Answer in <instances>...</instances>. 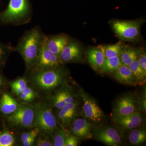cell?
I'll use <instances>...</instances> for the list:
<instances>
[{"instance_id":"cell-35","label":"cell","mask_w":146,"mask_h":146,"mask_svg":"<svg viewBox=\"0 0 146 146\" xmlns=\"http://www.w3.org/2000/svg\"><path fill=\"white\" fill-rule=\"evenodd\" d=\"M2 83V80L1 77L0 75V85H1Z\"/></svg>"},{"instance_id":"cell-7","label":"cell","mask_w":146,"mask_h":146,"mask_svg":"<svg viewBox=\"0 0 146 146\" xmlns=\"http://www.w3.org/2000/svg\"><path fill=\"white\" fill-rule=\"evenodd\" d=\"M80 96L83 101L82 112L84 117L93 122L100 123L103 120L104 113L96 102L83 92Z\"/></svg>"},{"instance_id":"cell-1","label":"cell","mask_w":146,"mask_h":146,"mask_svg":"<svg viewBox=\"0 0 146 146\" xmlns=\"http://www.w3.org/2000/svg\"><path fill=\"white\" fill-rule=\"evenodd\" d=\"M45 36L39 27H35L24 33L14 48V50L22 56L30 70H33L36 66Z\"/></svg>"},{"instance_id":"cell-27","label":"cell","mask_w":146,"mask_h":146,"mask_svg":"<svg viewBox=\"0 0 146 146\" xmlns=\"http://www.w3.org/2000/svg\"><path fill=\"white\" fill-rule=\"evenodd\" d=\"M15 143V139L11 133L4 132L0 134V146H11Z\"/></svg>"},{"instance_id":"cell-20","label":"cell","mask_w":146,"mask_h":146,"mask_svg":"<svg viewBox=\"0 0 146 146\" xmlns=\"http://www.w3.org/2000/svg\"><path fill=\"white\" fill-rule=\"evenodd\" d=\"M98 47L102 52L105 58L119 56L124 48L121 42H119L115 44L100 46Z\"/></svg>"},{"instance_id":"cell-26","label":"cell","mask_w":146,"mask_h":146,"mask_svg":"<svg viewBox=\"0 0 146 146\" xmlns=\"http://www.w3.org/2000/svg\"><path fill=\"white\" fill-rule=\"evenodd\" d=\"M11 86L14 93L16 95H20L23 90L27 87L26 81L25 79H19L12 82Z\"/></svg>"},{"instance_id":"cell-21","label":"cell","mask_w":146,"mask_h":146,"mask_svg":"<svg viewBox=\"0 0 146 146\" xmlns=\"http://www.w3.org/2000/svg\"><path fill=\"white\" fill-rule=\"evenodd\" d=\"M122 64L119 56L105 58L100 70L106 73H114Z\"/></svg>"},{"instance_id":"cell-32","label":"cell","mask_w":146,"mask_h":146,"mask_svg":"<svg viewBox=\"0 0 146 146\" xmlns=\"http://www.w3.org/2000/svg\"><path fill=\"white\" fill-rule=\"evenodd\" d=\"M139 65L143 70L146 73V53L144 51H140L138 58Z\"/></svg>"},{"instance_id":"cell-19","label":"cell","mask_w":146,"mask_h":146,"mask_svg":"<svg viewBox=\"0 0 146 146\" xmlns=\"http://www.w3.org/2000/svg\"><path fill=\"white\" fill-rule=\"evenodd\" d=\"M140 52L139 50L134 48H123L119 56L122 64L128 66L133 61L138 58Z\"/></svg>"},{"instance_id":"cell-12","label":"cell","mask_w":146,"mask_h":146,"mask_svg":"<svg viewBox=\"0 0 146 146\" xmlns=\"http://www.w3.org/2000/svg\"><path fill=\"white\" fill-rule=\"evenodd\" d=\"M73 135L82 139H91L93 137V128L87 120L83 118L76 119L73 123L72 128Z\"/></svg>"},{"instance_id":"cell-30","label":"cell","mask_w":146,"mask_h":146,"mask_svg":"<svg viewBox=\"0 0 146 146\" xmlns=\"http://www.w3.org/2000/svg\"><path fill=\"white\" fill-rule=\"evenodd\" d=\"M39 132V129L38 128L33 129L30 131L24 133L21 136V139L22 142L26 141L27 139L31 138H36Z\"/></svg>"},{"instance_id":"cell-22","label":"cell","mask_w":146,"mask_h":146,"mask_svg":"<svg viewBox=\"0 0 146 146\" xmlns=\"http://www.w3.org/2000/svg\"><path fill=\"white\" fill-rule=\"evenodd\" d=\"M130 143L133 145H138L143 143L146 140V131L145 129H133L128 136Z\"/></svg>"},{"instance_id":"cell-34","label":"cell","mask_w":146,"mask_h":146,"mask_svg":"<svg viewBox=\"0 0 146 146\" xmlns=\"http://www.w3.org/2000/svg\"><path fill=\"white\" fill-rule=\"evenodd\" d=\"M35 138H33L27 139L26 141L23 142V145L24 146H31L34 143L35 141Z\"/></svg>"},{"instance_id":"cell-6","label":"cell","mask_w":146,"mask_h":146,"mask_svg":"<svg viewBox=\"0 0 146 146\" xmlns=\"http://www.w3.org/2000/svg\"><path fill=\"white\" fill-rule=\"evenodd\" d=\"M35 120L37 128L45 132L51 133L56 129V120L50 108H40L35 114Z\"/></svg>"},{"instance_id":"cell-16","label":"cell","mask_w":146,"mask_h":146,"mask_svg":"<svg viewBox=\"0 0 146 146\" xmlns=\"http://www.w3.org/2000/svg\"><path fill=\"white\" fill-rule=\"evenodd\" d=\"M78 105V102L74 101L60 110L58 116L63 124H69L72 121L76 116Z\"/></svg>"},{"instance_id":"cell-8","label":"cell","mask_w":146,"mask_h":146,"mask_svg":"<svg viewBox=\"0 0 146 146\" xmlns=\"http://www.w3.org/2000/svg\"><path fill=\"white\" fill-rule=\"evenodd\" d=\"M35 113L31 108L19 106L16 111L11 114L8 120L13 125L29 127L34 122Z\"/></svg>"},{"instance_id":"cell-4","label":"cell","mask_w":146,"mask_h":146,"mask_svg":"<svg viewBox=\"0 0 146 146\" xmlns=\"http://www.w3.org/2000/svg\"><path fill=\"white\" fill-rule=\"evenodd\" d=\"M141 24L138 21H117L112 23V28L120 39L132 42L140 36Z\"/></svg>"},{"instance_id":"cell-15","label":"cell","mask_w":146,"mask_h":146,"mask_svg":"<svg viewBox=\"0 0 146 146\" xmlns=\"http://www.w3.org/2000/svg\"><path fill=\"white\" fill-rule=\"evenodd\" d=\"M113 77L123 84L136 86L138 84L128 66L123 64L114 72Z\"/></svg>"},{"instance_id":"cell-9","label":"cell","mask_w":146,"mask_h":146,"mask_svg":"<svg viewBox=\"0 0 146 146\" xmlns=\"http://www.w3.org/2000/svg\"><path fill=\"white\" fill-rule=\"evenodd\" d=\"M94 135L97 140L108 146H119L121 143L119 133L114 128L106 127L98 129L94 131Z\"/></svg>"},{"instance_id":"cell-25","label":"cell","mask_w":146,"mask_h":146,"mask_svg":"<svg viewBox=\"0 0 146 146\" xmlns=\"http://www.w3.org/2000/svg\"><path fill=\"white\" fill-rule=\"evenodd\" d=\"M67 134L63 129H60L56 134L54 139L53 146H65Z\"/></svg>"},{"instance_id":"cell-29","label":"cell","mask_w":146,"mask_h":146,"mask_svg":"<svg viewBox=\"0 0 146 146\" xmlns=\"http://www.w3.org/2000/svg\"><path fill=\"white\" fill-rule=\"evenodd\" d=\"M21 100L24 101H30L34 98L35 95L33 90L29 87H26L19 95Z\"/></svg>"},{"instance_id":"cell-24","label":"cell","mask_w":146,"mask_h":146,"mask_svg":"<svg viewBox=\"0 0 146 146\" xmlns=\"http://www.w3.org/2000/svg\"><path fill=\"white\" fill-rule=\"evenodd\" d=\"M53 103L55 107L59 110L62 109L68 104L65 100V91H60L55 96Z\"/></svg>"},{"instance_id":"cell-18","label":"cell","mask_w":146,"mask_h":146,"mask_svg":"<svg viewBox=\"0 0 146 146\" xmlns=\"http://www.w3.org/2000/svg\"><path fill=\"white\" fill-rule=\"evenodd\" d=\"M19 106L18 103L10 95L4 94L0 101V110L5 114L9 115L16 111Z\"/></svg>"},{"instance_id":"cell-5","label":"cell","mask_w":146,"mask_h":146,"mask_svg":"<svg viewBox=\"0 0 146 146\" xmlns=\"http://www.w3.org/2000/svg\"><path fill=\"white\" fill-rule=\"evenodd\" d=\"M45 36L34 69H54L59 67L61 63L60 57L50 50L45 43Z\"/></svg>"},{"instance_id":"cell-13","label":"cell","mask_w":146,"mask_h":146,"mask_svg":"<svg viewBox=\"0 0 146 146\" xmlns=\"http://www.w3.org/2000/svg\"><path fill=\"white\" fill-rule=\"evenodd\" d=\"M69 40V37L65 34L45 36V43L47 48L58 56Z\"/></svg>"},{"instance_id":"cell-28","label":"cell","mask_w":146,"mask_h":146,"mask_svg":"<svg viewBox=\"0 0 146 146\" xmlns=\"http://www.w3.org/2000/svg\"><path fill=\"white\" fill-rule=\"evenodd\" d=\"M13 50H14V48L0 43V65L4 62L8 54Z\"/></svg>"},{"instance_id":"cell-10","label":"cell","mask_w":146,"mask_h":146,"mask_svg":"<svg viewBox=\"0 0 146 146\" xmlns=\"http://www.w3.org/2000/svg\"><path fill=\"white\" fill-rule=\"evenodd\" d=\"M82 55V50L78 43L70 39L59 57L62 63H68L81 60Z\"/></svg>"},{"instance_id":"cell-17","label":"cell","mask_w":146,"mask_h":146,"mask_svg":"<svg viewBox=\"0 0 146 146\" xmlns=\"http://www.w3.org/2000/svg\"><path fill=\"white\" fill-rule=\"evenodd\" d=\"M87 57L89 64L95 70H100L105 58L102 52L99 47L93 48L89 50Z\"/></svg>"},{"instance_id":"cell-11","label":"cell","mask_w":146,"mask_h":146,"mask_svg":"<svg viewBox=\"0 0 146 146\" xmlns=\"http://www.w3.org/2000/svg\"><path fill=\"white\" fill-rule=\"evenodd\" d=\"M116 125L124 130H131L139 127L143 122L142 116L139 112H134L129 115L115 117Z\"/></svg>"},{"instance_id":"cell-33","label":"cell","mask_w":146,"mask_h":146,"mask_svg":"<svg viewBox=\"0 0 146 146\" xmlns=\"http://www.w3.org/2000/svg\"><path fill=\"white\" fill-rule=\"evenodd\" d=\"M37 145L39 146H52L53 144L49 140L47 139L41 138L37 141Z\"/></svg>"},{"instance_id":"cell-14","label":"cell","mask_w":146,"mask_h":146,"mask_svg":"<svg viewBox=\"0 0 146 146\" xmlns=\"http://www.w3.org/2000/svg\"><path fill=\"white\" fill-rule=\"evenodd\" d=\"M136 110V104L133 98L130 96H125L121 98L115 105V116L121 117L129 115L135 112Z\"/></svg>"},{"instance_id":"cell-3","label":"cell","mask_w":146,"mask_h":146,"mask_svg":"<svg viewBox=\"0 0 146 146\" xmlns=\"http://www.w3.org/2000/svg\"><path fill=\"white\" fill-rule=\"evenodd\" d=\"M35 74L33 80L41 89L51 90L60 84L64 76V72L60 68L54 69H35Z\"/></svg>"},{"instance_id":"cell-2","label":"cell","mask_w":146,"mask_h":146,"mask_svg":"<svg viewBox=\"0 0 146 146\" xmlns=\"http://www.w3.org/2000/svg\"><path fill=\"white\" fill-rule=\"evenodd\" d=\"M31 12L28 0H9L7 8L0 14V20L5 24L26 23L30 20Z\"/></svg>"},{"instance_id":"cell-31","label":"cell","mask_w":146,"mask_h":146,"mask_svg":"<svg viewBox=\"0 0 146 146\" xmlns=\"http://www.w3.org/2000/svg\"><path fill=\"white\" fill-rule=\"evenodd\" d=\"M74 135H67L65 146H76L78 144V138Z\"/></svg>"},{"instance_id":"cell-23","label":"cell","mask_w":146,"mask_h":146,"mask_svg":"<svg viewBox=\"0 0 146 146\" xmlns=\"http://www.w3.org/2000/svg\"><path fill=\"white\" fill-rule=\"evenodd\" d=\"M128 67L138 83L142 84L145 82L146 73L139 65L138 58L133 61Z\"/></svg>"}]
</instances>
